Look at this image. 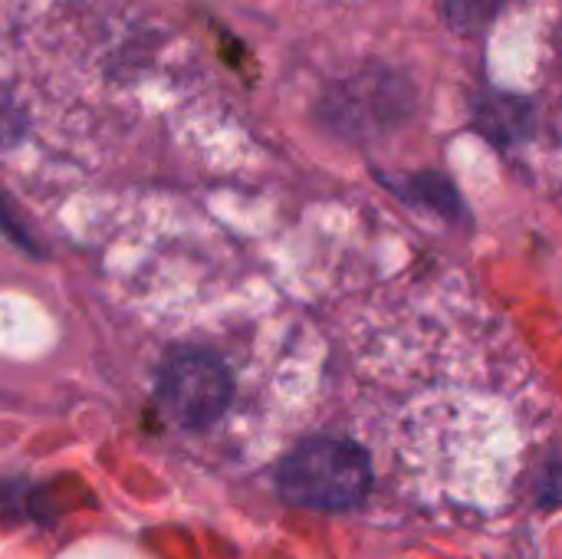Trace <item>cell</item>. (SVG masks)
<instances>
[{
  "label": "cell",
  "instance_id": "obj_1",
  "mask_svg": "<svg viewBox=\"0 0 562 559\" xmlns=\"http://www.w3.org/2000/svg\"><path fill=\"white\" fill-rule=\"evenodd\" d=\"M277 491L290 507L319 514L356 511L372 491V461L352 441L310 438L283 458Z\"/></svg>",
  "mask_w": 562,
  "mask_h": 559
},
{
  "label": "cell",
  "instance_id": "obj_2",
  "mask_svg": "<svg viewBox=\"0 0 562 559\" xmlns=\"http://www.w3.org/2000/svg\"><path fill=\"white\" fill-rule=\"evenodd\" d=\"M234 395L227 366L211 353H181L158 376V405L181 428L214 425Z\"/></svg>",
  "mask_w": 562,
  "mask_h": 559
},
{
  "label": "cell",
  "instance_id": "obj_3",
  "mask_svg": "<svg viewBox=\"0 0 562 559\" xmlns=\"http://www.w3.org/2000/svg\"><path fill=\"white\" fill-rule=\"evenodd\" d=\"M474 119H477V128L494 145H504V148L533 138V128H537L533 102L510 96V92H484L474 105Z\"/></svg>",
  "mask_w": 562,
  "mask_h": 559
},
{
  "label": "cell",
  "instance_id": "obj_4",
  "mask_svg": "<svg viewBox=\"0 0 562 559\" xmlns=\"http://www.w3.org/2000/svg\"><path fill=\"white\" fill-rule=\"evenodd\" d=\"M405 194L412 201H418V204L435 208L445 217H461V211H464V204L454 194V188L445 178H438V175H418V178H412L408 188H405Z\"/></svg>",
  "mask_w": 562,
  "mask_h": 559
},
{
  "label": "cell",
  "instance_id": "obj_5",
  "mask_svg": "<svg viewBox=\"0 0 562 559\" xmlns=\"http://www.w3.org/2000/svg\"><path fill=\"white\" fill-rule=\"evenodd\" d=\"M504 0H445L448 23L458 33H481L494 23Z\"/></svg>",
  "mask_w": 562,
  "mask_h": 559
},
{
  "label": "cell",
  "instance_id": "obj_6",
  "mask_svg": "<svg viewBox=\"0 0 562 559\" xmlns=\"http://www.w3.org/2000/svg\"><path fill=\"white\" fill-rule=\"evenodd\" d=\"M540 491H543V504H547V507L560 504V501H562V465H560V461H553V465L547 468V474H543V484H540Z\"/></svg>",
  "mask_w": 562,
  "mask_h": 559
}]
</instances>
